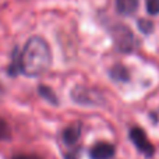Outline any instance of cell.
<instances>
[{"label":"cell","instance_id":"5","mask_svg":"<svg viewBox=\"0 0 159 159\" xmlns=\"http://www.w3.org/2000/svg\"><path fill=\"white\" fill-rule=\"evenodd\" d=\"M115 145L110 143H96L92 148L89 149V158L91 159H112L115 157Z\"/></svg>","mask_w":159,"mask_h":159},{"label":"cell","instance_id":"6","mask_svg":"<svg viewBox=\"0 0 159 159\" xmlns=\"http://www.w3.org/2000/svg\"><path fill=\"white\" fill-rule=\"evenodd\" d=\"M81 135V123H73L63 130V143L66 145H74Z\"/></svg>","mask_w":159,"mask_h":159},{"label":"cell","instance_id":"1","mask_svg":"<svg viewBox=\"0 0 159 159\" xmlns=\"http://www.w3.org/2000/svg\"><path fill=\"white\" fill-rule=\"evenodd\" d=\"M21 73L27 77L43 74L52 63L49 45L41 36H31L21 49Z\"/></svg>","mask_w":159,"mask_h":159},{"label":"cell","instance_id":"10","mask_svg":"<svg viewBox=\"0 0 159 159\" xmlns=\"http://www.w3.org/2000/svg\"><path fill=\"white\" fill-rule=\"evenodd\" d=\"M38 92H39V95H41L42 98L46 99V101H49L50 103L57 105V98H56L55 92H53L49 87H46V85H39Z\"/></svg>","mask_w":159,"mask_h":159},{"label":"cell","instance_id":"7","mask_svg":"<svg viewBox=\"0 0 159 159\" xmlns=\"http://www.w3.org/2000/svg\"><path fill=\"white\" fill-rule=\"evenodd\" d=\"M117 11L123 16H130L138 7V0H116Z\"/></svg>","mask_w":159,"mask_h":159},{"label":"cell","instance_id":"2","mask_svg":"<svg viewBox=\"0 0 159 159\" xmlns=\"http://www.w3.org/2000/svg\"><path fill=\"white\" fill-rule=\"evenodd\" d=\"M112 38L115 41V45L117 46V49H120L121 52H131L134 49L135 39L133 32L124 25H116L112 28Z\"/></svg>","mask_w":159,"mask_h":159},{"label":"cell","instance_id":"13","mask_svg":"<svg viewBox=\"0 0 159 159\" xmlns=\"http://www.w3.org/2000/svg\"><path fill=\"white\" fill-rule=\"evenodd\" d=\"M138 28L143 31L144 34H149L152 30H154V24L148 20H140L138 21Z\"/></svg>","mask_w":159,"mask_h":159},{"label":"cell","instance_id":"14","mask_svg":"<svg viewBox=\"0 0 159 159\" xmlns=\"http://www.w3.org/2000/svg\"><path fill=\"white\" fill-rule=\"evenodd\" d=\"M13 159H42V158L34 154H18V155H14Z\"/></svg>","mask_w":159,"mask_h":159},{"label":"cell","instance_id":"12","mask_svg":"<svg viewBox=\"0 0 159 159\" xmlns=\"http://www.w3.org/2000/svg\"><path fill=\"white\" fill-rule=\"evenodd\" d=\"M147 11L152 16L159 14V0H147Z\"/></svg>","mask_w":159,"mask_h":159},{"label":"cell","instance_id":"9","mask_svg":"<svg viewBox=\"0 0 159 159\" xmlns=\"http://www.w3.org/2000/svg\"><path fill=\"white\" fill-rule=\"evenodd\" d=\"M20 57H21V50L18 52L16 49L13 53V57H11V64L8 67V73L11 75H16L18 73H21V60H20Z\"/></svg>","mask_w":159,"mask_h":159},{"label":"cell","instance_id":"3","mask_svg":"<svg viewBox=\"0 0 159 159\" xmlns=\"http://www.w3.org/2000/svg\"><path fill=\"white\" fill-rule=\"evenodd\" d=\"M130 140L134 143V145L137 147L138 151L145 154L147 157H151V155L154 154V151H155L154 145L149 143L148 137H147V134L144 133L143 129H140V127H133V129L130 130Z\"/></svg>","mask_w":159,"mask_h":159},{"label":"cell","instance_id":"11","mask_svg":"<svg viewBox=\"0 0 159 159\" xmlns=\"http://www.w3.org/2000/svg\"><path fill=\"white\" fill-rule=\"evenodd\" d=\"M10 138V129L8 124L3 119H0V141H6Z\"/></svg>","mask_w":159,"mask_h":159},{"label":"cell","instance_id":"8","mask_svg":"<svg viewBox=\"0 0 159 159\" xmlns=\"http://www.w3.org/2000/svg\"><path fill=\"white\" fill-rule=\"evenodd\" d=\"M110 77H112L115 81H129V71H127V69L124 66H121V64H116V66H113L112 69H110L109 71Z\"/></svg>","mask_w":159,"mask_h":159},{"label":"cell","instance_id":"4","mask_svg":"<svg viewBox=\"0 0 159 159\" xmlns=\"http://www.w3.org/2000/svg\"><path fill=\"white\" fill-rule=\"evenodd\" d=\"M71 98L74 102L81 105H96L99 103V98H102V96L93 89H88L84 87H75L71 91Z\"/></svg>","mask_w":159,"mask_h":159}]
</instances>
